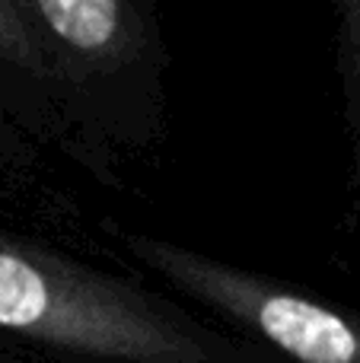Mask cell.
<instances>
[{"instance_id":"1","label":"cell","mask_w":360,"mask_h":363,"mask_svg":"<svg viewBox=\"0 0 360 363\" xmlns=\"http://www.w3.org/2000/svg\"><path fill=\"white\" fill-rule=\"evenodd\" d=\"M0 332L89 363H246L131 284L0 230Z\"/></svg>"},{"instance_id":"4","label":"cell","mask_w":360,"mask_h":363,"mask_svg":"<svg viewBox=\"0 0 360 363\" xmlns=\"http://www.w3.org/2000/svg\"><path fill=\"white\" fill-rule=\"evenodd\" d=\"M342 19H344V51H348L351 74H354V83L360 89V0H351V4L342 6Z\"/></svg>"},{"instance_id":"3","label":"cell","mask_w":360,"mask_h":363,"mask_svg":"<svg viewBox=\"0 0 360 363\" xmlns=\"http://www.w3.org/2000/svg\"><path fill=\"white\" fill-rule=\"evenodd\" d=\"M26 19L45 51V67L106 70L128 61L137 42V23L118 0H38L23 4Z\"/></svg>"},{"instance_id":"2","label":"cell","mask_w":360,"mask_h":363,"mask_svg":"<svg viewBox=\"0 0 360 363\" xmlns=\"http://www.w3.org/2000/svg\"><path fill=\"white\" fill-rule=\"evenodd\" d=\"M125 245L172 287L261 338L281 357L293 363H360V315L166 239L125 233Z\"/></svg>"}]
</instances>
